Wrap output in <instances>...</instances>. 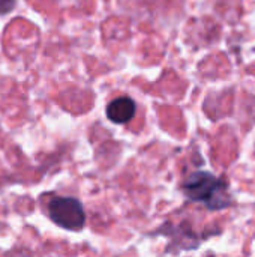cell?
<instances>
[{"label":"cell","mask_w":255,"mask_h":257,"mask_svg":"<svg viewBox=\"0 0 255 257\" xmlns=\"http://www.w3.org/2000/svg\"><path fill=\"white\" fill-rule=\"evenodd\" d=\"M182 190L189 200L204 205L209 211L225 209L231 203L227 184L209 172L191 173L182 184Z\"/></svg>","instance_id":"6da1fadb"},{"label":"cell","mask_w":255,"mask_h":257,"mask_svg":"<svg viewBox=\"0 0 255 257\" xmlns=\"http://www.w3.org/2000/svg\"><path fill=\"white\" fill-rule=\"evenodd\" d=\"M137 111V104L131 96H119L107 105V117L119 125L128 123Z\"/></svg>","instance_id":"3957f363"},{"label":"cell","mask_w":255,"mask_h":257,"mask_svg":"<svg viewBox=\"0 0 255 257\" xmlns=\"http://www.w3.org/2000/svg\"><path fill=\"white\" fill-rule=\"evenodd\" d=\"M50 218L60 227L78 232L84 227L86 212L80 200L74 197H56L48 205Z\"/></svg>","instance_id":"7a4b0ae2"},{"label":"cell","mask_w":255,"mask_h":257,"mask_svg":"<svg viewBox=\"0 0 255 257\" xmlns=\"http://www.w3.org/2000/svg\"><path fill=\"white\" fill-rule=\"evenodd\" d=\"M17 0H0V14H8L15 8Z\"/></svg>","instance_id":"277c9868"}]
</instances>
